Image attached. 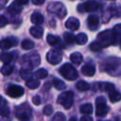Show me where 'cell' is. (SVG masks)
Listing matches in <instances>:
<instances>
[{
  "label": "cell",
  "instance_id": "cell-1",
  "mask_svg": "<svg viewBox=\"0 0 121 121\" xmlns=\"http://www.w3.org/2000/svg\"><path fill=\"white\" fill-rule=\"evenodd\" d=\"M103 69L111 76H119L121 75V59L118 57H109L104 60Z\"/></svg>",
  "mask_w": 121,
  "mask_h": 121
},
{
  "label": "cell",
  "instance_id": "cell-2",
  "mask_svg": "<svg viewBox=\"0 0 121 121\" xmlns=\"http://www.w3.org/2000/svg\"><path fill=\"white\" fill-rule=\"evenodd\" d=\"M117 36L113 30H104L99 32L97 36V41L101 44L103 47H107L111 44H116Z\"/></svg>",
  "mask_w": 121,
  "mask_h": 121
},
{
  "label": "cell",
  "instance_id": "cell-3",
  "mask_svg": "<svg viewBox=\"0 0 121 121\" xmlns=\"http://www.w3.org/2000/svg\"><path fill=\"white\" fill-rule=\"evenodd\" d=\"M21 63H22V68L32 70L33 67L39 66V64L41 63V58L37 52L27 54L22 57Z\"/></svg>",
  "mask_w": 121,
  "mask_h": 121
},
{
  "label": "cell",
  "instance_id": "cell-4",
  "mask_svg": "<svg viewBox=\"0 0 121 121\" xmlns=\"http://www.w3.org/2000/svg\"><path fill=\"white\" fill-rule=\"evenodd\" d=\"M60 75L67 81H75L77 79L78 73L76 68L70 63H66L60 68Z\"/></svg>",
  "mask_w": 121,
  "mask_h": 121
},
{
  "label": "cell",
  "instance_id": "cell-5",
  "mask_svg": "<svg viewBox=\"0 0 121 121\" xmlns=\"http://www.w3.org/2000/svg\"><path fill=\"white\" fill-rule=\"evenodd\" d=\"M47 11L51 13L56 14L60 19L64 18L67 13L64 4L60 2H52L49 4L48 7H47Z\"/></svg>",
  "mask_w": 121,
  "mask_h": 121
},
{
  "label": "cell",
  "instance_id": "cell-6",
  "mask_svg": "<svg viewBox=\"0 0 121 121\" xmlns=\"http://www.w3.org/2000/svg\"><path fill=\"white\" fill-rule=\"evenodd\" d=\"M32 115V109L27 103H23L17 106L15 109V116L20 120H27Z\"/></svg>",
  "mask_w": 121,
  "mask_h": 121
},
{
  "label": "cell",
  "instance_id": "cell-7",
  "mask_svg": "<svg viewBox=\"0 0 121 121\" xmlns=\"http://www.w3.org/2000/svg\"><path fill=\"white\" fill-rule=\"evenodd\" d=\"M74 102V94L72 91H66L60 94L57 98V103L64 107V109H69L73 105Z\"/></svg>",
  "mask_w": 121,
  "mask_h": 121
},
{
  "label": "cell",
  "instance_id": "cell-8",
  "mask_svg": "<svg viewBox=\"0 0 121 121\" xmlns=\"http://www.w3.org/2000/svg\"><path fill=\"white\" fill-rule=\"evenodd\" d=\"M96 109H95V114L96 116H104L108 114L109 110V106L106 104L105 99L102 96H99L95 100Z\"/></svg>",
  "mask_w": 121,
  "mask_h": 121
},
{
  "label": "cell",
  "instance_id": "cell-9",
  "mask_svg": "<svg viewBox=\"0 0 121 121\" xmlns=\"http://www.w3.org/2000/svg\"><path fill=\"white\" fill-rule=\"evenodd\" d=\"M47 60L50 64L57 65L62 60V54L59 51L51 50L47 54Z\"/></svg>",
  "mask_w": 121,
  "mask_h": 121
},
{
  "label": "cell",
  "instance_id": "cell-10",
  "mask_svg": "<svg viewBox=\"0 0 121 121\" xmlns=\"http://www.w3.org/2000/svg\"><path fill=\"white\" fill-rule=\"evenodd\" d=\"M24 94V89L20 86L10 85L7 88V95L11 98H19Z\"/></svg>",
  "mask_w": 121,
  "mask_h": 121
},
{
  "label": "cell",
  "instance_id": "cell-11",
  "mask_svg": "<svg viewBox=\"0 0 121 121\" xmlns=\"http://www.w3.org/2000/svg\"><path fill=\"white\" fill-rule=\"evenodd\" d=\"M17 44H18V40L15 37H10L1 41V48L3 50H8L12 47H16Z\"/></svg>",
  "mask_w": 121,
  "mask_h": 121
},
{
  "label": "cell",
  "instance_id": "cell-12",
  "mask_svg": "<svg viewBox=\"0 0 121 121\" xmlns=\"http://www.w3.org/2000/svg\"><path fill=\"white\" fill-rule=\"evenodd\" d=\"M82 7L84 9V12L91 13L97 10L99 8V4L95 0H88L82 4Z\"/></svg>",
  "mask_w": 121,
  "mask_h": 121
},
{
  "label": "cell",
  "instance_id": "cell-13",
  "mask_svg": "<svg viewBox=\"0 0 121 121\" xmlns=\"http://www.w3.org/2000/svg\"><path fill=\"white\" fill-rule=\"evenodd\" d=\"M99 20L96 15H91L87 18V26L90 30L95 31L99 27Z\"/></svg>",
  "mask_w": 121,
  "mask_h": 121
},
{
  "label": "cell",
  "instance_id": "cell-14",
  "mask_svg": "<svg viewBox=\"0 0 121 121\" xmlns=\"http://www.w3.org/2000/svg\"><path fill=\"white\" fill-rule=\"evenodd\" d=\"M81 73L86 76H93L95 73V66L91 63H87L82 66Z\"/></svg>",
  "mask_w": 121,
  "mask_h": 121
},
{
  "label": "cell",
  "instance_id": "cell-15",
  "mask_svg": "<svg viewBox=\"0 0 121 121\" xmlns=\"http://www.w3.org/2000/svg\"><path fill=\"white\" fill-rule=\"evenodd\" d=\"M66 28L70 29V30L76 31L79 28L80 22L77 18H76V17H69L66 22Z\"/></svg>",
  "mask_w": 121,
  "mask_h": 121
},
{
  "label": "cell",
  "instance_id": "cell-16",
  "mask_svg": "<svg viewBox=\"0 0 121 121\" xmlns=\"http://www.w3.org/2000/svg\"><path fill=\"white\" fill-rule=\"evenodd\" d=\"M47 41L48 42L49 45L53 46V47H56L57 48L60 47V46H61V42H60V39L59 37H56V36H53L52 34H49L47 37Z\"/></svg>",
  "mask_w": 121,
  "mask_h": 121
},
{
  "label": "cell",
  "instance_id": "cell-17",
  "mask_svg": "<svg viewBox=\"0 0 121 121\" xmlns=\"http://www.w3.org/2000/svg\"><path fill=\"white\" fill-rule=\"evenodd\" d=\"M22 12V7L20 4H18L17 2H14L8 8V13H10L11 15H16Z\"/></svg>",
  "mask_w": 121,
  "mask_h": 121
},
{
  "label": "cell",
  "instance_id": "cell-18",
  "mask_svg": "<svg viewBox=\"0 0 121 121\" xmlns=\"http://www.w3.org/2000/svg\"><path fill=\"white\" fill-rule=\"evenodd\" d=\"M43 28H42L41 27H37V26H35V27H32L30 28V34L37 39L42 38V35H43Z\"/></svg>",
  "mask_w": 121,
  "mask_h": 121
},
{
  "label": "cell",
  "instance_id": "cell-19",
  "mask_svg": "<svg viewBox=\"0 0 121 121\" xmlns=\"http://www.w3.org/2000/svg\"><path fill=\"white\" fill-rule=\"evenodd\" d=\"M44 17L40 13L35 12L31 16V22L35 25H40L43 22Z\"/></svg>",
  "mask_w": 121,
  "mask_h": 121
},
{
  "label": "cell",
  "instance_id": "cell-20",
  "mask_svg": "<svg viewBox=\"0 0 121 121\" xmlns=\"http://www.w3.org/2000/svg\"><path fill=\"white\" fill-rule=\"evenodd\" d=\"M97 86L99 87V91H104V92H108V93L114 89V86L112 83H109V82H100V83H98Z\"/></svg>",
  "mask_w": 121,
  "mask_h": 121
},
{
  "label": "cell",
  "instance_id": "cell-21",
  "mask_svg": "<svg viewBox=\"0 0 121 121\" xmlns=\"http://www.w3.org/2000/svg\"><path fill=\"white\" fill-rule=\"evenodd\" d=\"M70 60L76 65H80L83 60V56L80 52H74L70 56Z\"/></svg>",
  "mask_w": 121,
  "mask_h": 121
},
{
  "label": "cell",
  "instance_id": "cell-22",
  "mask_svg": "<svg viewBox=\"0 0 121 121\" xmlns=\"http://www.w3.org/2000/svg\"><path fill=\"white\" fill-rule=\"evenodd\" d=\"M109 98L112 103L118 102L121 99V93L115 91V89L112 90L109 92Z\"/></svg>",
  "mask_w": 121,
  "mask_h": 121
},
{
  "label": "cell",
  "instance_id": "cell-23",
  "mask_svg": "<svg viewBox=\"0 0 121 121\" xmlns=\"http://www.w3.org/2000/svg\"><path fill=\"white\" fill-rule=\"evenodd\" d=\"M0 107H1V115L3 117H9V114H10V110H9V106H8L7 103H6L5 99L4 98H2Z\"/></svg>",
  "mask_w": 121,
  "mask_h": 121
},
{
  "label": "cell",
  "instance_id": "cell-24",
  "mask_svg": "<svg viewBox=\"0 0 121 121\" xmlns=\"http://www.w3.org/2000/svg\"><path fill=\"white\" fill-rule=\"evenodd\" d=\"M52 85L57 91H62L66 87V84L62 81H60V79H57V78H53L52 79Z\"/></svg>",
  "mask_w": 121,
  "mask_h": 121
},
{
  "label": "cell",
  "instance_id": "cell-25",
  "mask_svg": "<svg viewBox=\"0 0 121 121\" xmlns=\"http://www.w3.org/2000/svg\"><path fill=\"white\" fill-rule=\"evenodd\" d=\"M26 86H27L29 89L35 90L40 86V81H39L38 80L31 78V79L27 80V81H26Z\"/></svg>",
  "mask_w": 121,
  "mask_h": 121
},
{
  "label": "cell",
  "instance_id": "cell-26",
  "mask_svg": "<svg viewBox=\"0 0 121 121\" xmlns=\"http://www.w3.org/2000/svg\"><path fill=\"white\" fill-rule=\"evenodd\" d=\"M88 41V37L86 33L81 32L76 37V42L78 45H85Z\"/></svg>",
  "mask_w": 121,
  "mask_h": 121
},
{
  "label": "cell",
  "instance_id": "cell-27",
  "mask_svg": "<svg viewBox=\"0 0 121 121\" xmlns=\"http://www.w3.org/2000/svg\"><path fill=\"white\" fill-rule=\"evenodd\" d=\"M32 70L29 69H25V68H22L20 70V76L22 77V79L25 80V81H27V80L32 78Z\"/></svg>",
  "mask_w": 121,
  "mask_h": 121
},
{
  "label": "cell",
  "instance_id": "cell-28",
  "mask_svg": "<svg viewBox=\"0 0 121 121\" xmlns=\"http://www.w3.org/2000/svg\"><path fill=\"white\" fill-rule=\"evenodd\" d=\"M76 87L80 91H89L90 88H91V86L85 81H80L76 83Z\"/></svg>",
  "mask_w": 121,
  "mask_h": 121
},
{
  "label": "cell",
  "instance_id": "cell-29",
  "mask_svg": "<svg viewBox=\"0 0 121 121\" xmlns=\"http://www.w3.org/2000/svg\"><path fill=\"white\" fill-rule=\"evenodd\" d=\"M63 37H64L66 43L68 44V45H71V44H73L76 42V37L71 32H65L64 35H63Z\"/></svg>",
  "mask_w": 121,
  "mask_h": 121
},
{
  "label": "cell",
  "instance_id": "cell-30",
  "mask_svg": "<svg viewBox=\"0 0 121 121\" xmlns=\"http://www.w3.org/2000/svg\"><path fill=\"white\" fill-rule=\"evenodd\" d=\"M21 47L24 50H31L35 47V44L32 41L29 40V39H25L21 43Z\"/></svg>",
  "mask_w": 121,
  "mask_h": 121
},
{
  "label": "cell",
  "instance_id": "cell-31",
  "mask_svg": "<svg viewBox=\"0 0 121 121\" xmlns=\"http://www.w3.org/2000/svg\"><path fill=\"white\" fill-rule=\"evenodd\" d=\"M14 66L13 65H9L5 64L1 69V73H2L4 76H9V75L12 74V72L13 71Z\"/></svg>",
  "mask_w": 121,
  "mask_h": 121
},
{
  "label": "cell",
  "instance_id": "cell-32",
  "mask_svg": "<svg viewBox=\"0 0 121 121\" xmlns=\"http://www.w3.org/2000/svg\"><path fill=\"white\" fill-rule=\"evenodd\" d=\"M80 110L82 114H91L93 112V107L91 104H85L80 107Z\"/></svg>",
  "mask_w": 121,
  "mask_h": 121
},
{
  "label": "cell",
  "instance_id": "cell-33",
  "mask_svg": "<svg viewBox=\"0 0 121 121\" xmlns=\"http://www.w3.org/2000/svg\"><path fill=\"white\" fill-rule=\"evenodd\" d=\"M109 10H110V13H111V14H112V16H114V17H121V7L113 5V6H110Z\"/></svg>",
  "mask_w": 121,
  "mask_h": 121
},
{
  "label": "cell",
  "instance_id": "cell-34",
  "mask_svg": "<svg viewBox=\"0 0 121 121\" xmlns=\"http://www.w3.org/2000/svg\"><path fill=\"white\" fill-rule=\"evenodd\" d=\"M48 75V72L46 69L44 68H41V69H38L37 71L35 72V76H37L38 79L42 80V79H45L46 77Z\"/></svg>",
  "mask_w": 121,
  "mask_h": 121
},
{
  "label": "cell",
  "instance_id": "cell-35",
  "mask_svg": "<svg viewBox=\"0 0 121 121\" xmlns=\"http://www.w3.org/2000/svg\"><path fill=\"white\" fill-rule=\"evenodd\" d=\"M13 58V53H3L1 56V60L4 64H9Z\"/></svg>",
  "mask_w": 121,
  "mask_h": 121
},
{
  "label": "cell",
  "instance_id": "cell-36",
  "mask_svg": "<svg viewBox=\"0 0 121 121\" xmlns=\"http://www.w3.org/2000/svg\"><path fill=\"white\" fill-rule=\"evenodd\" d=\"M90 48H91V50L92 51V52H99V51H100L101 49L103 48V47L101 46V44L99 43V42H98L97 40L95 41V42H93L90 45Z\"/></svg>",
  "mask_w": 121,
  "mask_h": 121
},
{
  "label": "cell",
  "instance_id": "cell-37",
  "mask_svg": "<svg viewBox=\"0 0 121 121\" xmlns=\"http://www.w3.org/2000/svg\"><path fill=\"white\" fill-rule=\"evenodd\" d=\"M53 113V108L51 104H47L45 107L43 108V114L45 115L50 116L51 114Z\"/></svg>",
  "mask_w": 121,
  "mask_h": 121
},
{
  "label": "cell",
  "instance_id": "cell-38",
  "mask_svg": "<svg viewBox=\"0 0 121 121\" xmlns=\"http://www.w3.org/2000/svg\"><path fill=\"white\" fill-rule=\"evenodd\" d=\"M52 120H54V121H64V120H66V117H65V115L61 112H57L56 114H55V116L53 117Z\"/></svg>",
  "mask_w": 121,
  "mask_h": 121
},
{
  "label": "cell",
  "instance_id": "cell-39",
  "mask_svg": "<svg viewBox=\"0 0 121 121\" xmlns=\"http://www.w3.org/2000/svg\"><path fill=\"white\" fill-rule=\"evenodd\" d=\"M113 31L115 33V35L117 36H121V24H117L114 27Z\"/></svg>",
  "mask_w": 121,
  "mask_h": 121
},
{
  "label": "cell",
  "instance_id": "cell-40",
  "mask_svg": "<svg viewBox=\"0 0 121 121\" xmlns=\"http://www.w3.org/2000/svg\"><path fill=\"white\" fill-rule=\"evenodd\" d=\"M32 102L35 105H39L41 104V97L39 95H35L32 97Z\"/></svg>",
  "mask_w": 121,
  "mask_h": 121
},
{
  "label": "cell",
  "instance_id": "cell-41",
  "mask_svg": "<svg viewBox=\"0 0 121 121\" xmlns=\"http://www.w3.org/2000/svg\"><path fill=\"white\" fill-rule=\"evenodd\" d=\"M7 24H8L7 17H5L4 15H1V25H0V27H5Z\"/></svg>",
  "mask_w": 121,
  "mask_h": 121
},
{
  "label": "cell",
  "instance_id": "cell-42",
  "mask_svg": "<svg viewBox=\"0 0 121 121\" xmlns=\"http://www.w3.org/2000/svg\"><path fill=\"white\" fill-rule=\"evenodd\" d=\"M32 2L34 5H41L45 2V0H32Z\"/></svg>",
  "mask_w": 121,
  "mask_h": 121
},
{
  "label": "cell",
  "instance_id": "cell-43",
  "mask_svg": "<svg viewBox=\"0 0 121 121\" xmlns=\"http://www.w3.org/2000/svg\"><path fill=\"white\" fill-rule=\"evenodd\" d=\"M15 1L18 4H20V5H25L28 2V0H15Z\"/></svg>",
  "mask_w": 121,
  "mask_h": 121
},
{
  "label": "cell",
  "instance_id": "cell-44",
  "mask_svg": "<svg viewBox=\"0 0 121 121\" xmlns=\"http://www.w3.org/2000/svg\"><path fill=\"white\" fill-rule=\"evenodd\" d=\"M81 120H92V118L90 117V116H83L81 118Z\"/></svg>",
  "mask_w": 121,
  "mask_h": 121
},
{
  "label": "cell",
  "instance_id": "cell-45",
  "mask_svg": "<svg viewBox=\"0 0 121 121\" xmlns=\"http://www.w3.org/2000/svg\"><path fill=\"white\" fill-rule=\"evenodd\" d=\"M70 120H76V118H71V119H70Z\"/></svg>",
  "mask_w": 121,
  "mask_h": 121
},
{
  "label": "cell",
  "instance_id": "cell-46",
  "mask_svg": "<svg viewBox=\"0 0 121 121\" xmlns=\"http://www.w3.org/2000/svg\"><path fill=\"white\" fill-rule=\"evenodd\" d=\"M119 47H120V48H121V40H120V42H119Z\"/></svg>",
  "mask_w": 121,
  "mask_h": 121
},
{
  "label": "cell",
  "instance_id": "cell-47",
  "mask_svg": "<svg viewBox=\"0 0 121 121\" xmlns=\"http://www.w3.org/2000/svg\"><path fill=\"white\" fill-rule=\"evenodd\" d=\"M71 1H75V0H71Z\"/></svg>",
  "mask_w": 121,
  "mask_h": 121
},
{
  "label": "cell",
  "instance_id": "cell-48",
  "mask_svg": "<svg viewBox=\"0 0 121 121\" xmlns=\"http://www.w3.org/2000/svg\"><path fill=\"white\" fill-rule=\"evenodd\" d=\"M113 1H114V0H113Z\"/></svg>",
  "mask_w": 121,
  "mask_h": 121
}]
</instances>
